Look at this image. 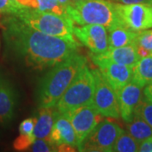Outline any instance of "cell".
Segmentation results:
<instances>
[{"instance_id": "cell-3", "label": "cell", "mask_w": 152, "mask_h": 152, "mask_svg": "<svg viewBox=\"0 0 152 152\" xmlns=\"http://www.w3.org/2000/svg\"><path fill=\"white\" fill-rule=\"evenodd\" d=\"M66 12L77 26L100 25L107 31L125 26L117 11L116 3L111 0H82L66 7Z\"/></svg>"}, {"instance_id": "cell-28", "label": "cell", "mask_w": 152, "mask_h": 152, "mask_svg": "<svg viewBox=\"0 0 152 152\" xmlns=\"http://www.w3.org/2000/svg\"><path fill=\"white\" fill-rule=\"evenodd\" d=\"M138 151L140 152H152V136L147 138L139 143V149Z\"/></svg>"}, {"instance_id": "cell-10", "label": "cell", "mask_w": 152, "mask_h": 152, "mask_svg": "<svg viewBox=\"0 0 152 152\" xmlns=\"http://www.w3.org/2000/svg\"><path fill=\"white\" fill-rule=\"evenodd\" d=\"M90 57L93 63L98 67V70L103 76L106 81L117 94L123 87L131 81L133 68L100 58L91 53H90Z\"/></svg>"}, {"instance_id": "cell-16", "label": "cell", "mask_w": 152, "mask_h": 152, "mask_svg": "<svg viewBox=\"0 0 152 152\" xmlns=\"http://www.w3.org/2000/svg\"><path fill=\"white\" fill-rule=\"evenodd\" d=\"M33 134L36 139H48L54 124L57 110L55 107H39Z\"/></svg>"}, {"instance_id": "cell-25", "label": "cell", "mask_w": 152, "mask_h": 152, "mask_svg": "<svg viewBox=\"0 0 152 152\" xmlns=\"http://www.w3.org/2000/svg\"><path fill=\"white\" fill-rule=\"evenodd\" d=\"M23 9L25 8L15 4L12 0H0V14L17 15Z\"/></svg>"}, {"instance_id": "cell-23", "label": "cell", "mask_w": 152, "mask_h": 152, "mask_svg": "<svg viewBox=\"0 0 152 152\" xmlns=\"http://www.w3.org/2000/svg\"><path fill=\"white\" fill-rule=\"evenodd\" d=\"M134 117H138L152 127V102L145 96H142L135 110Z\"/></svg>"}, {"instance_id": "cell-14", "label": "cell", "mask_w": 152, "mask_h": 152, "mask_svg": "<svg viewBox=\"0 0 152 152\" xmlns=\"http://www.w3.org/2000/svg\"><path fill=\"white\" fill-rule=\"evenodd\" d=\"M49 140L58 147L60 145H69L78 149L75 132L70 121L64 114L57 111L53 129L48 137Z\"/></svg>"}, {"instance_id": "cell-4", "label": "cell", "mask_w": 152, "mask_h": 152, "mask_svg": "<svg viewBox=\"0 0 152 152\" xmlns=\"http://www.w3.org/2000/svg\"><path fill=\"white\" fill-rule=\"evenodd\" d=\"M20 20L33 29L49 36L75 39L74 23L69 17L58 15L36 9H23L17 15Z\"/></svg>"}, {"instance_id": "cell-32", "label": "cell", "mask_w": 152, "mask_h": 152, "mask_svg": "<svg viewBox=\"0 0 152 152\" xmlns=\"http://www.w3.org/2000/svg\"><path fill=\"white\" fill-rule=\"evenodd\" d=\"M58 1L61 4H63V5L64 6V7H68V6H69L70 4H73L71 0H58Z\"/></svg>"}, {"instance_id": "cell-9", "label": "cell", "mask_w": 152, "mask_h": 152, "mask_svg": "<svg viewBox=\"0 0 152 152\" xmlns=\"http://www.w3.org/2000/svg\"><path fill=\"white\" fill-rule=\"evenodd\" d=\"M117 11L126 27L140 31L152 28V8L149 4H118Z\"/></svg>"}, {"instance_id": "cell-12", "label": "cell", "mask_w": 152, "mask_h": 152, "mask_svg": "<svg viewBox=\"0 0 152 152\" xmlns=\"http://www.w3.org/2000/svg\"><path fill=\"white\" fill-rule=\"evenodd\" d=\"M16 106V89L10 79L0 73V124L3 126L13 121Z\"/></svg>"}, {"instance_id": "cell-13", "label": "cell", "mask_w": 152, "mask_h": 152, "mask_svg": "<svg viewBox=\"0 0 152 152\" xmlns=\"http://www.w3.org/2000/svg\"><path fill=\"white\" fill-rule=\"evenodd\" d=\"M141 87L129 82L120 90L118 95L120 117L127 124L134 119L135 110L142 97Z\"/></svg>"}, {"instance_id": "cell-17", "label": "cell", "mask_w": 152, "mask_h": 152, "mask_svg": "<svg viewBox=\"0 0 152 152\" xmlns=\"http://www.w3.org/2000/svg\"><path fill=\"white\" fill-rule=\"evenodd\" d=\"M131 82L141 88L152 84V55L141 58L133 68Z\"/></svg>"}, {"instance_id": "cell-6", "label": "cell", "mask_w": 152, "mask_h": 152, "mask_svg": "<svg viewBox=\"0 0 152 152\" xmlns=\"http://www.w3.org/2000/svg\"><path fill=\"white\" fill-rule=\"evenodd\" d=\"M124 131L118 124L102 120L86 138L79 151L112 152L115 142Z\"/></svg>"}, {"instance_id": "cell-30", "label": "cell", "mask_w": 152, "mask_h": 152, "mask_svg": "<svg viewBox=\"0 0 152 152\" xmlns=\"http://www.w3.org/2000/svg\"><path fill=\"white\" fill-rule=\"evenodd\" d=\"M144 96L152 102V84H150L145 87L144 90Z\"/></svg>"}, {"instance_id": "cell-31", "label": "cell", "mask_w": 152, "mask_h": 152, "mask_svg": "<svg viewBox=\"0 0 152 152\" xmlns=\"http://www.w3.org/2000/svg\"><path fill=\"white\" fill-rule=\"evenodd\" d=\"M117 1H120L122 4H140V3L148 4L151 0H117Z\"/></svg>"}, {"instance_id": "cell-27", "label": "cell", "mask_w": 152, "mask_h": 152, "mask_svg": "<svg viewBox=\"0 0 152 152\" xmlns=\"http://www.w3.org/2000/svg\"><path fill=\"white\" fill-rule=\"evenodd\" d=\"M36 118H30L23 120L19 127L20 134L24 135H32L34 127H35Z\"/></svg>"}, {"instance_id": "cell-33", "label": "cell", "mask_w": 152, "mask_h": 152, "mask_svg": "<svg viewBox=\"0 0 152 152\" xmlns=\"http://www.w3.org/2000/svg\"><path fill=\"white\" fill-rule=\"evenodd\" d=\"M72 3H77V2H80V1H82V0H71Z\"/></svg>"}, {"instance_id": "cell-22", "label": "cell", "mask_w": 152, "mask_h": 152, "mask_svg": "<svg viewBox=\"0 0 152 152\" xmlns=\"http://www.w3.org/2000/svg\"><path fill=\"white\" fill-rule=\"evenodd\" d=\"M36 10L53 13L60 16L68 17L66 7L61 4L58 0H37Z\"/></svg>"}, {"instance_id": "cell-7", "label": "cell", "mask_w": 152, "mask_h": 152, "mask_svg": "<svg viewBox=\"0 0 152 152\" xmlns=\"http://www.w3.org/2000/svg\"><path fill=\"white\" fill-rule=\"evenodd\" d=\"M95 78V92L91 104L104 117L119 118L118 95L109 86L98 69H92Z\"/></svg>"}, {"instance_id": "cell-15", "label": "cell", "mask_w": 152, "mask_h": 152, "mask_svg": "<svg viewBox=\"0 0 152 152\" xmlns=\"http://www.w3.org/2000/svg\"><path fill=\"white\" fill-rule=\"evenodd\" d=\"M96 55L100 58L111 60L117 64L129 66L130 68H134L138 61L140 59L136 44H130L120 48H108V50L104 52L103 53Z\"/></svg>"}, {"instance_id": "cell-5", "label": "cell", "mask_w": 152, "mask_h": 152, "mask_svg": "<svg viewBox=\"0 0 152 152\" xmlns=\"http://www.w3.org/2000/svg\"><path fill=\"white\" fill-rule=\"evenodd\" d=\"M95 92V78L92 69L86 64L77 74L61 96L55 108L62 114L84 105L91 103Z\"/></svg>"}, {"instance_id": "cell-34", "label": "cell", "mask_w": 152, "mask_h": 152, "mask_svg": "<svg viewBox=\"0 0 152 152\" xmlns=\"http://www.w3.org/2000/svg\"><path fill=\"white\" fill-rule=\"evenodd\" d=\"M148 4H149L151 5V8H152V0H151V1H150V2H149Z\"/></svg>"}, {"instance_id": "cell-35", "label": "cell", "mask_w": 152, "mask_h": 152, "mask_svg": "<svg viewBox=\"0 0 152 152\" xmlns=\"http://www.w3.org/2000/svg\"><path fill=\"white\" fill-rule=\"evenodd\" d=\"M111 1H113V2H115V1H117V0H111Z\"/></svg>"}, {"instance_id": "cell-1", "label": "cell", "mask_w": 152, "mask_h": 152, "mask_svg": "<svg viewBox=\"0 0 152 152\" xmlns=\"http://www.w3.org/2000/svg\"><path fill=\"white\" fill-rule=\"evenodd\" d=\"M7 48L26 66L37 70L52 68L78 52L75 39L49 36L27 26L15 15L0 20Z\"/></svg>"}, {"instance_id": "cell-24", "label": "cell", "mask_w": 152, "mask_h": 152, "mask_svg": "<svg viewBox=\"0 0 152 152\" xmlns=\"http://www.w3.org/2000/svg\"><path fill=\"white\" fill-rule=\"evenodd\" d=\"M31 151L50 152L57 151L58 147L49 140V139H36L29 147Z\"/></svg>"}, {"instance_id": "cell-2", "label": "cell", "mask_w": 152, "mask_h": 152, "mask_svg": "<svg viewBox=\"0 0 152 152\" xmlns=\"http://www.w3.org/2000/svg\"><path fill=\"white\" fill-rule=\"evenodd\" d=\"M86 64V58L78 52L52 67L39 84V107H55L77 74Z\"/></svg>"}, {"instance_id": "cell-29", "label": "cell", "mask_w": 152, "mask_h": 152, "mask_svg": "<svg viewBox=\"0 0 152 152\" xmlns=\"http://www.w3.org/2000/svg\"><path fill=\"white\" fill-rule=\"evenodd\" d=\"M14 2L26 9H37V0H14Z\"/></svg>"}, {"instance_id": "cell-26", "label": "cell", "mask_w": 152, "mask_h": 152, "mask_svg": "<svg viewBox=\"0 0 152 152\" xmlns=\"http://www.w3.org/2000/svg\"><path fill=\"white\" fill-rule=\"evenodd\" d=\"M36 140V137L32 135H24L20 134V136L17 138L14 142V147L17 151H24L29 149V147L31 145L34 140Z\"/></svg>"}, {"instance_id": "cell-11", "label": "cell", "mask_w": 152, "mask_h": 152, "mask_svg": "<svg viewBox=\"0 0 152 152\" xmlns=\"http://www.w3.org/2000/svg\"><path fill=\"white\" fill-rule=\"evenodd\" d=\"M73 34L92 53L101 54L108 50V31L103 26L74 25Z\"/></svg>"}, {"instance_id": "cell-19", "label": "cell", "mask_w": 152, "mask_h": 152, "mask_svg": "<svg viewBox=\"0 0 152 152\" xmlns=\"http://www.w3.org/2000/svg\"><path fill=\"white\" fill-rule=\"evenodd\" d=\"M127 130L139 143L152 136V127L138 117H134V119L128 124Z\"/></svg>"}, {"instance_id": "cell-18", "label": "cell", "mask_w": 152, "mask_h": 152, "mask_svg": "<svg viewBox=\"0 0 152 152\" xmlns=\"http://www.w3.org/2000/svg\"><path fill=\"white\" fill-rule=\"evenodd\" d=\"M138 33L139 31H133L125 26H119L110 30L108 31L109 48L136 44Z\"/></svg>"}, {"instance_id": "cell-20", "label": "cell", "mask_w": 152, "mask_h": 152, "mask_svg": "<svg viewBox=\"0 0 152 152\" xmlns=\"http://www.w3.org/2000/svg\"><path fill=\"white\" fill-rule=\"evenodd\" d=\"M136 46L140 58L152 55V28L139 31Z\"/></svg>"}, {"instance_id": "cell-8", "label": "cell", "mask_w": 152, "mask_h": 152, "mask_svg": "<svg viewBox=\"0 0 152 152\" xmlns=\"http://www.w3.org/2000/svg\"><path fill=\"white\" fill-rule=\"evenodd\" d=\"M64 115L70 121L75 132L78 151L86 138L96 127V125L103 120L104 117L91 103L72 109Z\"/></svg>"}, {"instance_id": "cell-21", "label": "cell", "mask_w": 152, "mask_h": 152, "mask_svg": "<svg viewBox=\"0 0 152 152\" xmlns=\"http://www.w3.org/2000/svg\"><path fill=\"white\" fill-rule=\"evenodd\" d=\"M139 149V142L134 138L124 131L116 140L113 151L115 152H135Z\"/></svg>"}]
</instances>
